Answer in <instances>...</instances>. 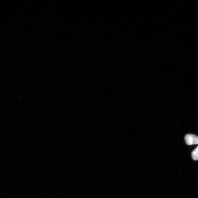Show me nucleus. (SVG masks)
<instances>
[{
	"instance_id": "1",
	"label": "nucleus",
	"mask_w": 198,
	"mask_h": 198,
	"mask_svg": "<svg viewBox=\"0 0 198 198\" xmlns=\"http://www.w3.org/2000/svg\"><path fill=\"white\" fill-rule=\"evenodd\" d=\"M185 140L188 145L198 144V136L195 135L188 134L185 136Z\"/></svg>"
},
{
	"instance_id": "2",
	"label": "nucleus",
	"mask_w": 198,
	"mask_h": 198,
	"mask_svg": "<svg viewBox=\"0 0 198 198\" xmlns=\"http://www.w3.org/2000/svg\"><path fill=\"white\" fill-rule=\"evenodd\" d=\"M192 156L194 160H198V146L192 152Z\"/></svg>"
}]
</instances>
